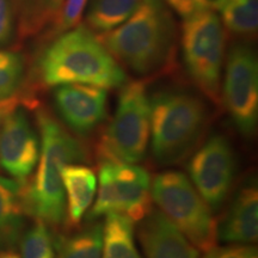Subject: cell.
<instances>
[{
  "mask_svg": "<svg viewBox=\"0 0 258 258\" xmlns=\"http://www.w3.org/2000/svg\"><path fill=\"white\" fill-rule=\"evenodd\" d=\"M36 120L41 152L36 172L23 189L25 211L47 225L61 226L66 220L62 170L69 164L86 160V151L82 141L47 110L40 109Z\"/></svg>",
  "mask_w": 258,
  "mask_h": 258,
  "instance_id": "cell-1",
  "label": "cell"
},
{
  "mask_svg": "<svg viewBox=\"0 0 258 258\" xmlns=\"http://www.w3.org/2000/svg\"><path fill=\"white\" fill-rule=\"evenodd\" d=\"M40 74L47 86L85 84L108 90L127 82L121 64L83 25L60 35L47 48L40 61Z\"/></svg>",
  "mask_w": 258,
  "mask_h": 258,
  "instance_id": "cell-2",
  "label": "cell"
},
{
  "mask_svg": "<svg viewBox=\"0 0 258 258\" xmlns=\"http://www.w3.org/2000/svg\"><path fill=\"white\" fill-rule=\"evenodd\" d=\"M97 38L117 62L145 76L169 62L172 22L163 0H143L127 21Z\"/></svg>",
  "mask_w": 258,
  "mask_h": 258,
  "instance_id": "cell-3",
  "label": "cell"
},
{
  "mask_svg": "<svg viewBox=\"0 0 258 258\" xmlns=\"http://www.w3.org/2000/svg\"><path fill=\"white\" fill-rule=\"evenodd\" d=\"M151 151L154 161L169 166L182 163L202 141L208 125L203 99L184 91H161L150 99Z\"/></svg>",
  "mask_w": 258,
  "mask_h": 258,
  "instance_id": "cell-4",
  "label": "cell"
},
{
  "mask_svg": "<svg viewBox=\"0 0 258 258\" xmlns=\"http://www.w3.org/2000/svg\"><path fill=\"white\" fill-rule=\"evenodd\" d=\"M151 199L196 249L207 252L217 245L218 225L212 209L184 173H158L151 182Z\"/></svg>",
  "mask_w": 258,
  "mask_h": 258,
  "instance_id": "cell-5",
  "label": "cell"
},
{
  "mask_svg": "<svg viewBox=\"0 0 258 258\" xmlns=\"http://www.w3.org/2000/svg\"><path fill=\"white\" fill-rule=\"evenodd\" d=\"M151 132V104L146 84L125 82L115 114L106 125L97 154L101 161L139 163L146 157Z\"/></svg>",
  "mask_w": 258,
  "mask_h": 258,
  "instance_id": "cell-6",
  "label": "cell"
},
{
  "mask_svg": "<svg viewBox=\"0 0 258 258\" xmlns=\"http://www.w3.org/2000/svg\"><path fill=\"white\" fill-rule=\"evenodd\" d=\"M225 44L224 27L214 10H201L184 18L182 50L186 71L200 91L215 104L221 102Z\"/></svg>",
  "mask_w": 258,
  "mask_h": 258,
  "instance_id": "cell-7",
  "label": "cell"
},
{
  "mask_svg": "<svg viewBox=\"0 0 258 258\" xmlns=\"http://www.w3.org/2000/svg\"><path fill=\"white\" fill-rule=\"evenodd\" d=\"M151 208V176L146 169L131 163L102 161L98 194L89 219L115 213L140 221Z\"/></svg>",
  "mask_w": 258,
  "mask_h": 258,
  "instance_id": "cell-8",
  "label": "cell"
},
{
  "mask_svg": "<svg viewBox=\"0 0 258 258\" xmlns=\"http://www.w3.org/2000/svg\"><path fill=\"white\" fill-rule=\"evenodd\" d=\"M221 98L239 133L252 137L258 120V62L249 47H232L226 62Z\"/></svg>",
  "mask_w": 258,
  "mask_h": 258,
  "instance_id": "cell-9",
  "label": "cell"
},
{
  "mask_svg": "<svg viewBox=\"0 0 258 258\" xmlns=\"http://www.w3.org/2000/svg\"><path fill=\"white\" fill-rule=\"evenodd\" d=\"M188 164L190 180L212 211L230 195L237 172L234 150L227 138L213 134L192 152Z\"/></svg>",
  "mask_w": 258,
  "mask_h": 258,
  "instance_id": "cell-10",
  "label": "cell"
},
{
  "mask_svg": "<svg viewBox=\"0 0 258 258\" xmlns=\"http://www.w3.org/2000/svg\"><path fill=\"white\" fill-rule=\"evenodd\" d=\"M40 158L36 132L21 105L5 116L0 125V167L25 184Z\"/></svg>",
  "mask_w": 258,
  "mask_h": 258,
  "instance_id": "cell-11",
  "label": "cell"
},
{
  "mask_svg": "<svg viewBox=\"0 0 258 258\" xmlns=\"http://www.w3.org/2000/svg\"><path fill=\"white\" fill-rule=\"evenodd\" d=\"M54 101L61 120L78 135H89L105 120L108 92L85 84L60 85Z\"/></svg>",
  "mask_w": 258,
  "mask_h": 258,
  "instance_id": "cell-12",
  "label": "cell"
},
{
  "mask_svg": "<svg viewBox=\"0 0 258 258\" xmlns=\"http://www.w3.org/2000/svg\"><path fill=\"white\" fill-rule=\"evenodd\" d=\"M138 239L146 258H200V251L159 209L151 208L141 219Z\"/></svg>",
  "mask_w": 258,
  "mask_h": 258,
  "instance_id": "cell-13",
  "label": "cell"
},
{
  "mask_svg": "<svg viewBox=\"0 0 258 258\" xmlns=\"http://www.w3.org/2000/svg\"><path fill=\"white\" fill-rule=\"evenodd\" d=\"M219 240L228 244L256 243L258 237V190L256 180L240 188L217 228Z\"/></svg>",
  "mask_w": 258,
  "mask_h": 258,
  "instance_id": "cell-14",
  "label": "cell"
},
{
  "mask_svg": "<svg viewBox=\"0 0 258 258\" xmlns=\"http://www.w3.org/2000/svg\"><path fill=\"white\" fill-rule=\"evenodd\" d=\"M62 183L64 198H67V222L70 227H74L91 207L96 195L97 178L89 166L73 163L63 167Z\"/></svg>",
  "mask_w": 258,
  "mask_h": 258,
  "instance_id": "cell-15",
  "label": "cell"
},
{
  "mask_svg": "<svg viewBox=\"0 0 258 258\" xmlns=\"http://www.w3.org/2000/svg\"><path fill=\"white\" fill-rule=\"evenodd\" d=\"M22 185L0 176V241L6 245L17 243L27 214Z\"/></svg>",
  "mask_w": 258,
  "mask_h": 258,
  "instance_id": "cell-16",
  "label": "cell"
},
{
  "mask_svg": "<svg viewBox=\"0 0 258 258\" xmlns=\"http://www.w3.org/2000/svg\"><path fill=\"white\" fill-rule=\"evenodd\" d=\"M102 258H141L134 237V221L121 214L105 215Z\"/></svg>",
  "mask_w": 258,
  "mask_h": 258,
  "instance_id": "cell-17",
  "label": "cell"
},
{
  "mask_svg": "<svg viewBox=\"0 0 258 258\" xmlns=\"http://www.w3.org/2000/svg\"><path fill=\"white\" fill-rule=\"evenodd\" d=\"M211 9L231 32L251 36L258 28V0H212Z\"/></svg>",
  "mask_w": 258,
  "mask_h": 258,
  "instance_id": "cell-18",
  "label": "cell"
},
{
  "mask_svg": "<svg viewBox=\"0 0 258 258\" xmlns=\"http://www.w3.org/2000/svg\"><path fill=\"white\" fill-rule=\"evenodd\" d=\"M55 258H102L103 224L90 225L54 240Z\"/></svg>",
  "mask_w": 258,
  "mask_h": 258,
  "instance_id": "cell-19",
  "label": "cell"
},
{
  "mask_svg": "<svg viewBox=\"0 0 258 258\" xmlns=\"http://www.w3.org/2000/svg\"><path fill=\"white\" fill-rule=\"evenodd\" d=\"M143 0H91L86 21L93 30L105 32L123 23Z\"/></svg>",
  "mask_w": 258,
  "mask_h": 258,
  "instance_id": "cell-20",
  "label": "cell"
},
{
  "mask_svg": "<svg viewBox=\"0 0 258 258\" xmlns=\"http://www.w3.org/2000/svg\"><path fill=\"white\" fill-rule=\"evenodd\" d=\"M23 258H55L54 239L46 222L37 220L21 240Z\"/></svg>",
  "mask_w": 258,
  "mask_h": 258,
  "instance_id": "cell-21",
  "label": "cell"
},
{
  "mask_svg": "<svg viewBox=\"0 0 258 258\" xmlns=\"http://www.w3.org/2000/svg\"><path fill=\"white\" fill-rule=\"evenodd\" d=\"M23 71L24 64L21 55L0 50V99L15 95L22 82Z\"/></svg>",
  "mask_w": 258,
  "mask_h": 258,
  "instance_id": "cell-22",
  "label": "cell"
},
{
  "mask_svg": "<svg viewBox=\"0 0 258 258\" xmlns=\"http://www.w3.org/2000/svg\"><path fill=\"white\" fill-rule=\"evenodd\" d=\"M89 0H63L62 4L53 17L51 34L60 35L72 30L80 23L82 15Z\"/></svg>",
  "mask_w": 258,
  "mask_h": 258,
  "instance_id": "cell-23",
  "label": "cell"
},
{
  "mask_svg": "<svg viewBox=\"0 0 258 258\" xmlns=\"http://www.w3.org/2000/svg\"><path fill=\"white\" fill-rule=\"evenodd\" d=\"M203 258H258L257 249L252 245L232 244L227 246H214Z\"/></svg>",
  "mask_w": 258,
  "mask_h": 258,
  "instance_id": "cell-24",
  "label": "cell"
},
{
  "mask_svg": "<svg viewBox=\"0 0 258 258\" xmlns=\"http://www.w3.org/2000/svg\"><path fill=\"white\" fill-rule=\"evenodd\" d=\"M183 18L189 17L201 10L211 8L212 0H165Z\"/></svg>",
  "mask_w": 258,
  "mask_h": 258,
  "instance_id": "cell-25",
  "label": "cell"
},
{
  "mask_svg": "<svg viewBox=\"0 0 258 258\" xmlns=\"http://www.w3.org/2000/svg\"><path fill=\"white\" fill-rule=\"evenodd\" d=\"M14 28V14L10 0H0V44L10 38Z\"/></svg>",
  "mask_w": 258,
  "mask_h": 258,
  "instance_id": "cell-26",
  "label": "cell"
},
{
  "mask_svg": "<svg viewBox=\"0 0 258 258\" xmlns=\"http://www.w3.org/2000/svg\"><path fill=\"white\" fill-rule=\"evenodd\" d=\"M18 105H21V99L16 93L14 96L9 97V98L0 99V125L4 121L5 116L11 110H14L15 108H17Z\"/></svg>",
  "mask_w": 258,
  "mask_h": 258,
  "instance_id": "cell-27",
  "label": "cell"
},
{
  "mask_svg": "<svg viewBox=\"0 0 258 258\" xmlns=\"http://www.w3.org/2000/svg\"><path fill=\"white\" fill-rule=\"evenodd\" d=\"M0 258H21L15 252H3L0 253Z\"/></svg>",
  "mask_w": 258,
  "mask_h": 258,
  "instance_id": "cell-28",
  "label": "cell"
},
{
  "mask_svg": "<svg viewBox=\"0 0 258 258\" xmlns=\"http://www.w3.org/2000/svg\"><path fill=\"white\" fill-rule=\"evenodd\" d=\"M54 2H55V4H56V5L59 6V8H60L61 4H62V2H63V0H54Z\"/></svg>",
  "mask_w": 258,
  "mask_h": 258,
  "instance_id": "cell-29",
  "label": "cell"
}]
</instances>
